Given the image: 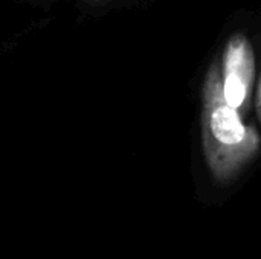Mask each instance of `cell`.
Instances as JSON below:
<instances>
[{"mask_svg":"<svg viewBox=\"0 0 261 259\" xmlns=\"http://www.w3.org/2000/svg\"><path fill=\"white\" fill-rule=\"evenodd\" d=\"M255 78V55L251 41L243 34L232 35L223 50L222 82L223 95L229 105L240 113L251 101Z\"/></svg>","mask_w":261,"mask_h":259,"instance_id":"obj_2","label":"cell"},{"mask_svg":"<svg viewBox=\"0 0 261 259\" xmlns=\"http://www.w3.org/2000/svg\"><path fill=\"white\" fill-rule=\"evenodd\" d=\"M257 113H258V118L261 121V79L258 84V92H257Z\"/></svg>","mask_w":261,"mask_h":259,"instance_id":"obj_4","label":"cell"},{"mask_svg":"<svg viewBox=\"0 0 261 259\" xmlns=\"http://www.w3.org/2000/svg\"><path fill=\"white\" fill-rule=\"evenodd\" d=\"M202 145L208 168L219 183L236 179L258 154L260 134L246 125L223 95L222 72L214 61L202 89Z\"/></svg>","mask_w":261,"mask_h":259,"instance_id":"obj_1","label":"cell"},{"mask_svg":"<svg viewBox=\"0 0 261 259\" xmlns=\"http://www.w3.org/2000/svg\"><path fill=\"white\" fill-rule=\"evenodd\" d=\"M80 5H83L84 8H89V9H98V8H102V6H107L110 3H113L115 0H78Z\"/></svg>","mask_w":261,"mask_h":259,"instance_id":"obj_3","label":"cell"}]
</instances>
